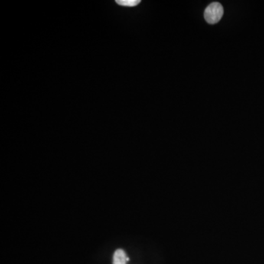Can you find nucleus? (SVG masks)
Instances as JSON below:
<instances>
[{
	"instance_id": "obj_3",
	"label": "nucleus",
	"mask_w": 264,
	"mask_h": 264,
	"mask_svg": "<svg viewBox=\"0 0 264 264\" xmlns=\"http://www.w3.org/2000/svg\"><path fill=\"white\" fill-rule=\"evenodd\" d=\"M141 0H116L118 5L124 7H135L141 3Z\"/></svg>"
},
{
	"instance_id": "obj_1",
	"label": "nucleus",
	"mask_w": 264,
	"mask_h": 264,
	"mask_svg": "<svg viewBox=\"0 0 264 264\" xmlns=\"http://www.w3.org/2000/svg\"><path fill=\"white\" fill-rule=\"evenodd\" d=\"M223 14L224 9L223 5L219 2H213L205 10V19L209 24H216L223 18Z\"/></svg>"
},
{
	"instance_id": "obj_2",
	"label": "nucleus",
	"mask_w": 264,
	"mask_h": 264,
	"mask_svg": "<svg viewBox=\"0 0 264 264\" xmlns=\"http://www.w3.org/2000/svg\"><path fill=\"white\" fill-rule=\"evenodd\" d=\"M129 261L125 251L122 249H118L114 252L112 264H126Z\"/></svg>"
}]
</instances>
